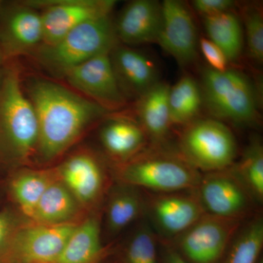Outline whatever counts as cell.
I'll list each match as a JSON object with an SVG mask.
<instances>
[{
	"label": "cell",
	"mask_w": 263,
	"mask_h": 263,
	"mask_svg": "<svg viewBox=\"0 0 263 263\" xmlns=\"http://www.w3.org/2000/svg\"><path fill=\"white\" fill-rule=\"evenodd\" d=\"M202 174L177 151L166 146H148L130 160L117 164L116 171L122 184L154 193L195 190Z\"/></svg>",
	"instance_id": "obj_2"
},
{
	"label": "cell",
	"mask_w": 263,
	"mask_h": 263,
	"mask_svg": "<svg viewBox=\"0 0 263 263\" xmlns=\"http://www.w3.org/2000/svg\"><path fill=\"white\" fill-rule=\"evenodd\" d=\"M171 86L158 81L137 100L138 122L146 133L148 146H166L171 131L168 94Z\"/></svg>",
	"instance_id": "obj_18"
},
{
	"label": "cell",
	"mask_w": 263,
	"mask_h": 263,
	"mask_svg": "<svg viewBox=\"0 0 263 263\" xmlns=\"http://www.w3.org/2000/svg\"><path fill=\"white\" fill-rule=\"evenodd\" d=\"M57 178V173L50 171L26 170L12 180L10 191L19 209L29 220L43 194Z\"/></svg>",
	"instance_id": "obj_26"
},
{
	"label": "cell",
	"mask_w": 263,
	"mask_h": 263,
	"mask_svg": "<svg viewBox=\"0 0 263 263\" xmlns=\"http://www.w3.org/2000/svg\"><path fill=\"white\" fill-rule=\"evenodd\" d=\"M242 26L247 54L257 65L263 62V16L262 10L254 5H247L242 10Z\"/></svg>",
	"instance_id": "obj_29"
},
{
	"label": "cell",
	"mask_w": 263,
	"mask_h": 263,
	"mask_svg": "<svg viewBox=\"0 0 263 263\" xmlns=\"http://www.w3.org/2000/svg\"><path fill=\"white\" fill-rule=\"evenodd\" d=\"M29 6L44 8L41 13L43 44L58 42L72 29L89 21L110 16L116 5L112 0L34 1Z\"/></svg>",
	"instance_id": "obj_11"
},
{
	"label": "cell",
	"mask_w": 263,
	"mask_h": 263,
	"mask_svg": "<svg viewBox=\"0 0 263 263\" xmlns=\"http://www.w3.org/2000/svg\"><path fill=\"white\" fill-rule=\"evenodd\" d=\"M3 58H4V57H3V53H2L1 50H0V84H1L3 76V71H2V63H3Z\"/></svg>",
	"instance_id": "obj_34"
},
{
	"label": "cell",
	"mask_w": 263,
	"mask_h": 263,
	"mask_svg": "<svg viewBox=\"0 0 263 263\" xmlns=\"http://www.w3.org/2000/svg\"><path fill=\"white\" fill-rule=\"evenodd\" d=\"M18 226L13 214L8 211L0 212V256L4 252Z\"/></svg>",
	"instance_id": "obj_32"
},
{
	"label": "cell",
	"mask_w": 263,
	"mask_h": 263,
	"mask_svg": "<svg viewBox=\"0 0 263 263\" xmlns=\"http://www.w3.org/2000/svg\"><path fill=\"white\" fill-rule=\"evenodd\" d=\"M209 39L216 44L229 63L240 60L245 46L241 18L233 11L203 18Z\"/></svg>",
	"instance_id": "obj_23"
},
{
	"label": "cell",
	"mask_w": 263,
	"mask_h": 263,
	"mask_svg": "<svg viewBox=\"0 0 263 263\" xmlns=\"http://www.w3.org/2000/svg\"><path fill=\"white\" fill-rule=\"evenodd\" d=\"M28 92L39 128L37 150L45 160L61 155L91 123L108 113L92 100L52 81L34 79Z\"/></svg>",
	"instance_id": "obj_1"
},
{
	"label": "cell",
	"mask_w": 263,
	"mask_h": 263,
	"mask_svg": "<svg viewBox=\"0 0 263 263\" xmlns=\"http://www.w3.org/2000/svg\"><path fill=\"white\" fill-rule=\"evenodd\" d=\"M177 152L193 167L206 174L231 167L236 160L238 144L226 123L197 118L183 126Z\"/></svg>",
	"instance_id": "obj_5"
},
{
	"label": "cell",
	"mask_w": 263,
	"mask_h": 263,
	"mask_svg": "<svg viewBox=\"0 0 263 263\" xmlns=\"http://www.w3.org/2000/svg\"><path fill=\"white\" fill-rule=\"evenodd\" d=\"M43 43L41 13L24 3L5 12L0 22V50L3 57H14L37 49Z\"/></svg>",
	"instance_id": "obj_14"
},
{
	"label": "cell",
	"mask_w": 263,
	"mask_h": 263,
	"mask_svg": "<svg viewBox=\"0 0 263 263\" xmlns=\"http://www.w3.org/2000/svg\"><path fill=\"white\" fill-rule=\"evenodd\" d=\"M143 193L148 223L161 245L174 241L205 214L197 189L173 193Z\"/></svg>",
	"instance_id": "obj_7"
},
{
	"label": "cell",
	"mask_w": 263,
	"mask_h": 263,
	"mask_svg": "<svg viewBox=\"0 0 263 263\" xmlns=\"http://www.w3.org/2000/svg\"><path fill=\"white\" fill-rule=\"evenodd\" d=\"M235 4V2L232 0H195L193 2L194 9L203 18L233 11Z\"/></svg>",
	"instance_id": "obj_31"
},
{
	"label": "cell",
	"mask_w": 263,
	"mask_h": 263,
	"mask_svg": "<svg viewBox=\"0 0 263 263\" xmlns=\"http://www.w3.org/2000/svg\"><path fill=\"white\" fill-rule=\"evenodd\" d=\"M110 58L126 99L138 100L160 81L155 63L141 51L118 43L110 52Z\"/></svg>",
	"instance_id": "obj_15"
},
{
	"label": "cell",
	"mask_w": 263,
	"mask_h": 263,
	"mask_svg": "<svg viewBox=\"0 0 263 263\" xmlns=\"http://www.w3.org/2000/svg\"><path fill=\"white\" fill-rule=\"evenodd\" d=\"M199 47L202 55L213 70L224 72L228 69V59L222 51L214 44L209 38L202 37L199 39Z\"/></svg>",
	"instance_id": "obj_30"
},
{
	"label": "cell",
	"mask_w": 263,
	"mask_h": 263,
	"mask_svg": "<svg viewBox=\"0 0 263 263\" xmlns=\"http://www.w3.org/2000/svg\"><path fill=\"white\" fill-rule=\"evenodd\" d=\"M162 22V3L134 0L121 10L114 27L118 40L125 44L157 43Z\"/></svg>",
	"instance_id": "obj_16"
},
{
	"label": "cell",
	"mask_w": 263,
	"mask_h": 263,
	"mask_svg": "<svg viewBox=\"0 0 263 263\" xmlns=\"http://www.w3.org/2000/svg\"><path fill=\"white\" fill-rule=\"evenodd\" d=\"M65 77L72 87L108 111L120 108L127 102L114 73L110 53L99 55L74 67Z\"/></svg>",
	"instance_id": "obj_13"
},
{
	"label": "cell",
	"mask_w": 263,
	"mask_h": 263,
	"mask_svg": "<svg viewBox=\"0 0 263 263\" xmlns=\"http://www.w3.org/2000/svg\"><path fill=\"white\" fill-rule=\"evenodd\" d=\"M0 133L19 160H27L37 149V115L13 69L5 71L0 84Z\"/></svg>",
	"instance_id": "obj_6"
},
{
	"label": "cell",
	"mask_w": 263,
	"mask_h": 263,
	"mask_svg": "<svg viewBox=\"0 0 263 263\" xmlns=\"http://www.w3.org/2000/svg\"><path fill=\"white\" fill-rule=\"evenodd\" d=\"M258 263H263V260L262 258L259 259Z\"/></svg>",
	"instance_id": "obj_35"
},
{
	"label": "cell",
	"mask_w": 263,
	"mask_h": 263,
	"mask_svg": "<svg viewBox=\"0 0 263 263\" xmlns=\"http://www.w3.org/2000/svg\"><path fill=\"white\" fill-rule=\"evenodd\" d=\"M118 43L110 15L81 24L53 44H43L37 48L36 56L48 70L65 76L84 62L110 53Z\"/></svg>",
	"instance_id": "obj_4"
},
{
	"label": "cell",
	"mask_w": 263,
	"mask_h": 263,
	"mask_svg": "<svg viewBox=\"0 0 263 263\" xmlns=\"http://www.w3.org/2000/svg\"><path fill=\"white\" fill-rule=\"evenodd\" d=\"M162 246V261L160 263H189L176 251L168 245Z\"/></svg>",
	"instance_id": "obj_33"
},
{
	"label": "cell",
	"mask_w": 263,
	"mask_h": 263,
	"mask_svg": "<svg viewBox=\"0 0 263 263\" xmlns=\"http://www.w3.org/2000/svg\"><path fill=\"white\" fill-rule=\"evenodd\" d=\"M82 206L57 175L38 202L31 221L47 226L79 223L76 219Z\"/></svg>",
	"instance_id": "obj_20"
},
{
	"label": "cell",
	"mask_w": 263,
	"mask_h": 263,
	"mask_svg": "<svg viewBox=\"0 0 263 263\" xmlns=\"http://www.w3.org/2000/svg\"><path fill=\"white\" fill-rule=\"evenodd\" d=\"M158 238L148 221L132 235L124 249L125 263H160Z\"/></svg>",
	"instance_id": "obj_28"
},
{
	"label": "cell",
	"mask_w": 263,
	"mask_h": 263,
	"mask_svg": "<svg viewBox=\"0 0 263 263\" xmlns=\"http://www.w3.org/2000/svg\"><path fill=\"white\" fill-rule=\"evenodd\" d=\"M162 8L157 43L180 65H190L196 60L200 39L193 15L187 5L179 0H164Z\"/></svg>",
	"instance_id": "obj_12"
},
{
	"label": "cell",
	"mask_w": 263,
	"mask_h": 263,
	"mask_svg": "<svg viewBox=\"0 0 263 263\" xmlns=\"http://www.w3.org/2000/svg\"><path fill=\"white\" fill-rule=\"evenodd\" d=\"M197 192L205 214L242 221L254 216L257 202L231 167L202 174Z\"/></svg>",
	"instance_id": "obj_10"
},
{
	"label": "cell",
	"mask_w": 263,
	"mask_h": 263,
	"mask_svg": "<svg viewBox=\"0 0 263 263\" xmlns=\"http://www.w3.org/2000/svg\"><path fill=\"white\" fill-rule=\"evenodd\" d=\"M57 173L82 205L95 203L103 195L106 176L103 165L94 156H72L57 169Z\"/></svg>",
	"instance_id": "obj_17"
},
{
	"label": "cell",
	"mask_w": 263,
	"mask_h": 263,
	"mask_svg": "<svg viewBox=\"0 0 263 263\" xmlns=\"http://www.w3.org/2000/svg\"><path fill=\"white\" fill-rule=\"evenodd\" d=\"M104 254L100 220L91 216L78 224L52 263H98Z\"/></svg>",
	"instance_id": "obj_21"
},
{
	"label": "cell",
	"mask_w": 263,
	"mask_h": 263,
	"mask_svg": "<svg viewBox=\"0 0 263 263\" xmlns=\"http://www.w3.org/2000/svg\"><path fill=\"white\" fill-rule=\"evenodd\" d=\"M202 101L212 118L238 127L254 125L259 119V100L252 81L241 71L224 72L210 67L202 72Z\"/></svg>",
	"instance_id": "obj_3"
},
{
	"label": "cell",
	"mask_w": 263,
	"mask_h": 263,
	"mask_svg": "<svg viewBox=\"0 0 263 263\" xmlns=\"http://www.w3.org/2000/svg\"><path fill=\"white\" fill-rule=\"evenodd\" d=\"M234 174L257 203L263 200V148L260 139L254 137L238 162L231 166Z\"/></svg>",
	"instance_id": "obj_27"
},
{
	"label": "cell",
	"mask_w": 263,
	"mask_h": 263,
	"mask_svg": "<svg viewBox=\"0 0 263 263\" xmlns=\"http://www.w3.org/2000/svg\"><path fill=\"white\" fill-rule=\"evenodd\" d=\"M263 247V219L253 216L243 221L219 263H258Z\"/></svg>",
	"instance_id": "obj_25"
},
{
	"label": "cell",
	"mask_w": 263,
	"mask_h": 263,
	"mask_svg": "<svg viewBox=\"0 0 263 263\" xmlns=\"http://www.w3.org/2000/svg\"><path fill=\"white\" fill-rule=\"evenodd\" d=\"M243 221L205 214L165 245L172 247L189 263H219Z\"/></svg>",
	"instance_id": "obj_8"
},
{
	"label": "cell",
	"mask_w": 263,
	"mask_h": 263,
	"mask_svg": "<svg viewBox=\"0 0 263 263\" xmlns=\"http://www.w3.org/2000/svg\"><path fill=\"white\" fill-rule=\"evenodd\" d=\"M100 140L107 153L117 164L130 160L149 145L138 120L127 117L109 119L100 131Z\"/></svg>",
	"instance_id": "obj_19"
},
{
	"label": "cell",
	"mask_w": 263,
	"mask_h": 263,
	"mask_svg": "<svg viewBox=\"0 0 263 263\" xmlns=\"http://www.w3.org/2000/svg\"><path fill=\"white\" fill-rule=\"evenodd\" d=\"M112 192L106 207V226L118 234L132 223L146 216L144 193L139 189L122 184Z\"/></svg>",
	"instance_id": "obj_22"
},
{
	"label": "cell",
	"mask_w": 263,
	"mask_h": 263,
	"mask_svg": "<svg viewBox=\"0 0 263 263\" xmlns=\"http://www.w3.org/2000/svg\"><path fill=\"white\" fill-rule=\"evenodd\" d=\"M168 105L172 127H183L197 119L203 101L201 88L193 76H183L170 87Z\"/></svg>",
	"instance_id": "obj_24"
},
{
	"label": "cell",
	"mask_w": 263,
	"mask_h": 263,
	"mask_svg": "<svg viewBox=\"0 0 263 263\" xmlns=\"http://www.w3.org/2000/svg\"><path fill=\"white\" fill-rule=\"evenodd\" d=\"M79 223L47 226L33 222L16 228L0 263H52Z\"/></svg>",
	"instance_id": "obj_9"
}]
</instances>
